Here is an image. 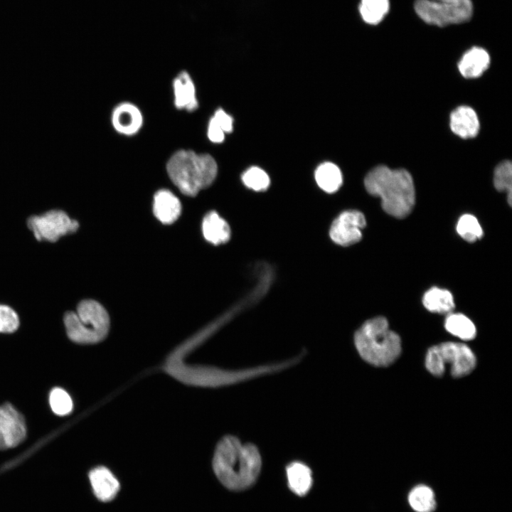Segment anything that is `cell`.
<instances>
[{
  "label": "cell",
  "instance_id": "19",
  "mask_svg": "<svg viewBox=\"0 0 512 512\" xmlns=\"http://www.w3.org/2000/svg\"><path fill=\"white\" fill-rule=\"evenodd\" d=\"M422 303L430 311L439 314L451 313L454 308L451 292L436 287L430 288L425 293Z\"/></svg>",
  "mask_w": 512,
  "mask_h": 512
},
{
  "label": "cell",
  "instance_id": "11",
  "mask_svg": "<svg viewBox=\"0 0 512 512\" xmlns=\"http://www.w3.org/2000/svg\"><path fill=\"white\" fill-rule=\"evenodd\" d=\"M144 117L140 109L129 102L119 103L111 114V123L114 130L124 136H133L142 129Z\"/></svg>",
  "mask_w": 512,
  "mask_h": 512
},
{
  "label": "cell",
  "instance_id": "25",
  "mask_svg": "<svg viewBox=\"0 0 512 512\" xmlns=\"http://www.w3.org/2000/svg\"><path fill=\"white\" fill-rule=\"evenodd\" d=\"M457 231L463 239L469 242L476 241L483 235V230L478 220L470 214H464L459 218Z\"/></svg>",
  "mask_w": 512,
  "mask_h": 512
},
{
  "label": "cell",
  "instance_id": "5",
  "mask_svg": "<svg viewBox=\"0 0 512 512\" xmlns=\"http://www.w3.org/2000/svg\"><path fill=\"white\" fill-rule=\"evenodd\" d=\"M64 324L69 338L78 343H95L103 340L110 329L105 309L92 299L79 303L76 311L65 314Z\"/></svg>",
  "mask_w": 512,
  "mask_h": 512
},
{
  "label": "cell",
  "instance_id": "20",
  "mask_svg": "<svg viewBox=\"0 0 512 512\" xmlns=\"http://www.w3.org/2000/svg\"><path fill=\"white\" fill-rule=\"evenodd\" d=\"M315 179L318 186L327 193L336 191L343 181L339 168L331 162L320 164L315 171Z\"/></svg>",
  "mask_w": 512,
  "mask_h": 512
},
{
  "label": "cell",
  "instance_id": "7",
  "mask_svg": "<svg viewBox=\"0 0 512 512\" xmlns=\"http://www.w3.org/2000/svg\"><path fill=\"white\" fill-rule=\"evenodd\" d=\"M28 227L38 240L56 242L61 236L75 233L79 223L60 210H49L28 219Z\"/></svg>",
  "mask_w": 512,
  "mask_h": 512
},
{
  "label": "cell",
  "instance_id": "28",
  "mask_svg": "<svg viewBox=\"0 0 512 512\" xmlns=\"http://www.w3.org/2000/svg\"><path fill=\"white\" fill-rule=\"evenodd\" d=\"M19 325L16 311L11 307L0 304V333H12Z\"/></svg>",
  "mask_w": 512,
  "mask_h": 512
},
{
  "label": "cell",
  "instance_id": "16",
  "mask_svg": "<svg viewBox=\"0 0 512 512\" xmlns=\"http://www.w3.org/2000/svg\"><path fill=\"white\" fill-rule=\"evenodd\" d=\"M490 65V55L483 48L474 46L466 50L458 63L460 73L466 78L480 76Z\"/></svg>",
  "mask_w": 512,
  "mask_h": 512
},
{
  "label": "cell",
  "instance_id": "29",
  "mask_svg": "<svg viewBox=\"0 0 512 512\" xmlns=\"http://www.w3.org/2000/svg\"><path fill=\"white\" fill-rule=\"evenodd\" d=\"M425 366L427 369L435 376H441L444 374L445 366L442 363L437 346H434L427 351Z\"/></svg>",
  "mask_w": 512,
  "mask_h": 512
},
{
  "label": "cell",
  "instance_id": "31",
  "mask_svg": "<svg viewBox=\"0 0 512 512\" xmlns=\"http://www.w3.org/2000/svg\"><path fill=\"white\" fill-rule=\"evenodd\" d=\"M225 134L222 128L211 117L207 128V136L209 140L213 143H221L225 139Z\"/></svg>",
  "mask_w": 512,
  "mask_h": 512
},
{
  "label": "cell",
  "instance_id": "30",
  "mask_svg": "<svg viewBox=\"0 0 512 512\" xmlns=\"http://www.w3.org/2000/svg\"><path fill=\"white\" fill-rule=\"evenodd\" d=\"M212 117L215 120L225 133H229L233 131V119L223 109L219 108L215 110Z\"/></svg>",
  "mask_w": 512,
  "mask_h": 512
},
{
  "label": "cell",
  "instance_id": "6",
  "mask_svg": "<svg viewBox=\"0 0 512 512\" xmlns=\"http://www.w3.org/2000/svg\"><path fill=\"white\" fill-rule=\"evenodd\" d=\"M414 9L425 23L444 27L469 21L474 6L471 0H415Z\"/></svg>",
  "mask_w": 512,
  "mask_h": 512
},
{
  "label": "cell",
  "instance_id": "3",
  "mask_svg": "<svg viewBox=\"0 0 512 512\" xmlns=\"http://www.w3.org/2000/svg\"><path fill=\"white\" fill-rule=\"evenodd\" d=\"M167 174L174 184L184 195L195 196L212 184L216 178L218 165L208 154L180 149L166 163Z\"/></svg>",
  "mask_w": 512,
  "mask_h": 512
},
{
  "label": "cell",
  "instance_id": "2",
  "mask_svg": "<svg viewBox=\"0 0 512 512\" xmlns=\"http://www.w3.org/2000/svg\"><path fill=\"white\" fill-rule=\"evenodd\" d=\"M364 184L369 193L380 198L382 208L388 214L403 218L412 211L415 201V186L406 170L378 166L366 175Z\"/></svg>",
  "mask_w": 512,
  "mask_h": 512
},
{
  "label": "cell",
  "instance_id": "15",
  "mask_svg": "<svg viewBox=\"0 0 512 512\" xmlns=\"http://www.w3.org/2000/svg\"><path fill=\"white\" fill-rule=\"evenodd\" d=\"M153 210L159 220L164 224H170L179 217L181 204L171 191L160 189L154 194Z\"/></svg>",
  "mask_w": 512,
  "mask_h": 512
},
{
  "label": "cell",
  "instance_id": "13",
  "mask_svg": "<svg viewBox=\"0 0 512 512\" xmlns=\"http://www.w3.org/2000/svg\"><path fill=\"white\" fill-rule=\"evenodd\" d=\"M89 480L96 498L103 502L112 501L120 489V484L105 466H97L89 472Z\"/></svg>",
  "mask_w": 512,
  "mask_h": 512
},
{
  "label": "cell",
  "instance_id": "1",
  "mask_svg": "<svg viewBox=\"0 0 512 512\" xmlns=\"http://www.w3.org/2000/svg\"><path fill=\"white\" fill-rule=\"evenodd\" d=\"M212 464L216 477L225 487L241 491L255 482L262 459L255 445L243 444L237 437L228 435L218 443Z\"/></svg>",
  "mask_w": 512,
  "mask_h": 512
},
{
  "label": "cell",
  "instance_id": "26",
  "mask_svg": "<svg viewBox=\"0 0 512 512\" xmlns=\"http://www.w3.org/2000/svg\"><path fill=\"white\" fill-rule=\"evenodd\" d=\"M242 181L247 187L256 191L266 190L270 183L267 174L257 166L247 169L242 175Z\"/></svg>",
  "mask_w": 512,
  "mask_h": 512
},
{
  "label": "cell",
  "instance_id": "23",
  "mask_svg": "<svg viewBox=\"0 0 512 512\" xmlns=\"http://www.w3.org/2000/svg\"><path fill=\"white\" fill-rule=\"evenodd\" d=\"M444 326L450 334L464 341L471 340L476 336L474 324L462 314L449 313L444 321Z\"/></svg>",
  "mask_w": 512,
  "mask_h": 512
},
{
  "label": "cell",
  "instance_id": "22",
  "mask_svg": "<svg viewBox=\"0 0 512 512\" xmlns=\"http://www.w3.org/2000/svg\"><path fill=\"white\" fill-rule=\"evenodd\" d=\"M407 499L410 507L416 512H433L436 508L434 491L430 487L424 484H419L412 488Z\"/></svg>",
  "mask_w": 512,
  "mask_h": 512
},
{
  "label": "cell",
  "instance_id": "17",
  "mask_svg": "<svg viewBox=\"0 0 512 512\" xmlns=\"http://www.w3.org/2000/svg\"><path fill=\"white\" fill-rule=\"evenodd\" d=\"M202 230L206 240L214 245L225 243L230 237L228 224L215 211L204 217Z\"/></svg>",
  "mask_w": 512,
  "mask_h": 512
},
{
  "label": "cell",
  "instance_id": "24",
  "mask_svg": "<svg viewBox=\"0 0 512 512\" xmlns=\"http://www.w3.org/2000/svg\"><path fill=\"white\" fill-rule=\"evenodd\" d=\"M512 165L509 161L501 162L495 169L494 184L498 191L507 193L508 204L511 205Z\"/></svg>",
  "mask_w": 512,
  "mask_h": 512
},
{
  "label": "cell",
  "instance_id": "18",
  "mask_svg": "<svg viewBox=\"0 0 512 512\" xmlns=\"http://www.w3.org/2000/svg\"><path fill=\"white\" fill-rule=\"evenodd\" d=\"M289 489L299 496L305 495L312 484L311 469L299 462L290 463L286 469Z\"/></svg>",
  "mask_w": 512,
  "mask_h": 512
},
{
  "label": "cell",
  "instance_id": "8",
  "mask_svg": "<svg viewBox=\"0 0 512 512\" xmlns=\"http://www.w3.org/2000/svg\"><path fill=\"white\" fill-rule=\"evenodd\" d=\"M364 215L355 210L341 213L332 223L330 236L332 240L343 246L358 242L362 238L361 230L366 226Z\"/></svg>",
  "mask_w": 512,
  "mask_h": 512
},
{
  "label": "cell",
  "instance_id": "4",
  "mask_svg": "<svg viewBox=\"0 0 512 512\" xmlns=\"http://www.w3.org/2000/svg\"><path fill=\"white\" fill-rule=\"evenodd\" d=\"M354 343L363 360L379 367L393 363L401 352L400 336L382 316L366 321L356 332Z\"/></svg>",
  "mask_w": 512,
  "mask_h": 512
},
{
  "label": "cell",
  "instance_id": "12",
  "mask_svg": "<svg viewBox=\"0 0 512 512\" xmlns=\"http://www.w3.org/2000/svg\"><path fill=\"white\" fill-rule=\"evenodd\" d=\"M174 104L176 108L193 112L198 107L196 89L190 74L181 71L172 82Z\"/></svg>",
  "mask_w": 512,
  "mask_h": 512
},
{
  "label": "cell",
  "instance_id": "21",
  "mask_svg": "<svg viewBox=\"0 0 512 512\" xmlns=\"http://www.w3.org/2000/svg\"><path fill=\"white\" fill-rule=\"evenodd\" d=\"M390 6L389 0H360L358 11L366 23L375 26L387 16Z\"/></svg>",
  "mask_w": 512,
  "mask_h": 512
},
{
  "label": "cell",
  "instance_id": "27",
  "mask_svg": "<svg viewBox=\"0 0 512 512\" xmlns=\"http://www.w3.org/2000/svg\"><path fill=\"white\" fill-rule=\"evenodd\" d=\"M49 402L52 410L58 415H68L73 409V402L70 395L60 388H55L51 390Z\"/></svg>",
  "mask_w": 512,
  "mask_h": 512
},
{
  "label": "cell",
  "instance_id": "10",
  "mask_svg": "<svg viewBox=\"0 0 512 512\" xmlns=\"http://www.w3.org/2000/svg\"><path fill=\"white\" fill-rule=\"evenodd\" d=\"M437 346L444 366L451 365V373L454 377L466 375L475 368V355L466 344L445 342Z\"/></svg>",
  "mask_w": 512,
  "mask_h": 512
},
{
  "label": "cell",
  "instance_id": "9",
  "mask_svg": "<svg viewBox=\"0 0 512 512\" xmlns=\"http://www.w3.org/2000/svg\"><path fill=\"white\" fill-rule=\"evenodd\" d=\"M23 416L10 403L0 406V449L14 447L26 437Z\"/></svg>",
  "mask_w": 512,
  "mask_h": 512
},
{
  "label": "cell",
  "instance_id": "14",
  "mask_svg": "<svg viewBox=\"0 0 512 512\" xmlns=\"http://www.w3.org/2000/svg\"><path fill=\"white\" fill-rule=\"evenodd\" d=\"M479 121L475 111L467 106L456 108L450 115L452 131L459 137L468 139L477 135L479 131Z\"/></svg>",
  "mask_w": 512,
  "mask_h": 512
}]
</instances>
